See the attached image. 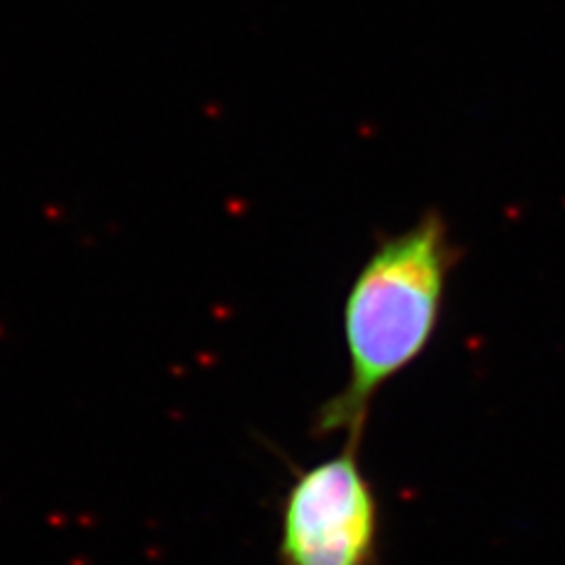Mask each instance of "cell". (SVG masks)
<instances>
[{
  "label": "cell",
  "mask_w": 565,
  "mask_h": 565,
  "mask_svg": "<svg viewBox=\"0 0 565 565\" xmlns=\"http://www.w3.org/2000/svg\"><path fill=\"white\" fill-rule=\"evenodd\" d=\"M363 438L307 469L280 500L278 565H382V504L365 473Z\"/></svg>",
  "instance_id": "2"
},
{
  "label": "cell",
  "mask_w": 565,
  "mask_h": 565,
  "mask_svg": "<svg viewBox=\"0 0 565 565\" xmlns=\"http://www.w3.org/2000/svg\"><path fill=\"white\" fill-rule=\"evenodd\" d=\"M459 257L436 207L375 245L344 297L347 382L318 408L313 436L363 438L375 396L431 347Z\"/></svg>",
  "instance_id": "1"
}]
</instances>
